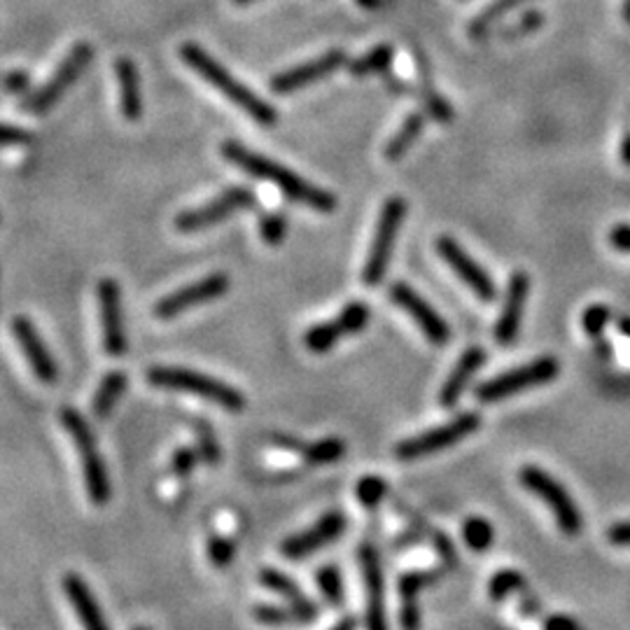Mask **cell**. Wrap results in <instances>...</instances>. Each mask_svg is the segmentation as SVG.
Returning a JSON list of instances; mask_svg holds the SVG:
<instances>
[{
    "mask_svg": "<svg viewBox=\"0 0 630 630\" xmlns=\"http://www.w3.org/2000/svg\"><path fill=\"white\" fill-rule=\"evenodd\" d=\"M222 154L224 159L231 161V164L238 168H243L245 173L255 175V178L269 182V185H276L290 201H297L301 206L320 210V213H329V210L336 208L334 194H329L327 189L311 185V182L299 178L297 173H292L290 168L266 159L264 154H257L248 150V147L238 145L236 140H227V143L222 145Z\"/></svg>",
    "mask_w": 630,
    "mask_h": 630,
    "instance_id": "cell-1",
    "label": "cell"
},
{
    "mask_svg": "<svg viewBox=\"0 0 630 630\" xmlns=\"http://www.w3.org/2000/svg\"><path fill=\"white\" fill-rule=\"evenodd\" d=\"M180 59L187 63L194 73H199L203 80H208L217 91H222L236 108H241L245 115H250L257 124L273 126L278 122V112L271 108L264 98H259L255 91H250L241 80H236L220 61H215L206 49H201L194 42H185L180 47Z\"/></svg>",
    "mask_w": 630,
    "mask_h": 630,
    "instance_id": "cell-2",
    "label": "cell"
},
{
    "mask_svg": "<svg viewBox=\"0 0 630 630\" xmlns=\"http://www.w3.org/2000/svg\"><path fill=\"white\" fill-rule=\"evenodd\" d=\"M147 381L154 388L161 390H175V392H189V395L208 399L210 404L222 406L224 411L238 413L245 409L243 392L231 388L220 378H213L208 374H199L192 369H178V367H152L147 371Z\"/></svg>",
    "mask_w": 630,
    "mask_h": 630,
    "instance_id": "cell-3",
    "label": "cell"
},
{
    "mask_svg": "<svg viewBox=\"0 0 630 630\" xmlns=\"http://www.w3.org/2000/svg\"><path fill=\"white\" fill-rule=\"evenodd\" d=\"M61 423L70 434V439H73L77 455H80L84 486H87L89 500L98 504V507H103V504L110 502L112 488H110L108 469H105L101 453H98L94 430H91L82 413L70 409V406H66V409L61 411Z\"/></svg>",
    "mask_w": 630,
    "mask_h": 630,
    "instance_id": "cell-4",
    "label": "cell"
},
{
    "mask_svg": "<svg viewBox=\"0 0 630 630\" xmlns=\"http://www.w3.org/2000/svg\"><path fill=\"white\" fill-rule=\"evenodd\" d=\"M560 374V364L556 357H537L523 367L509 369L500 376L488 378L486 383H481L479 388L474 390V395L483 404H495L504 397L516 395V392H525L530 388H539V385L551 383L553 378Z\"/></svg>",
    "mask_w": 630,
    "mask_h": 630,
    "instance_id": "cell-5",
    "label": "cell"
},
{
    "mask_svg": "<svg viewBox=\"0 0 630 630\" xmlns=\"http://www.w3.org/2000/svg\"><path fill=\"white\" fill-rule=\"evenodd\" d=\"M406 208L409 206H406V201L402 199V196H390V199L383 203L381 215H378L374 243H371L367 262H364V269H362L364 285H369V287L378 285L383 280L385 271H388L392 250H395L397 234L404 222Z\"/></svg>",
    "mask_w": 630,
    "mask_h": 630,
    "instance_id": "cell-6",
    "label": "cell"
},
{
    "mask_svg": "<svg viewBox=\"0 0 630 630\" xmlns=\"http://www.w3.org/2000/svg\"><path fill=\"white\" fill-rule=\"evenodd\" d=\"M518 479H521L525 490L537 495L539 500L553 511V518H556V523L560 525V530H563L565 535L570 537L579 535L584 521H581V511L577 507V502L572 500V495L567 493L551 474H546L544 469H539L535 465H525L521 469V474H518Z\"/></svg>",
    "mask_w": 630,
    "mask_h": 630,
    "instance_id": "cell-7",
    "label": "cell"
},
{
    "mask_svg": "<svg viewBox=\"0 0 630 630\" xmlns=\"http://www.w3.org/2000/svg\"><path fill=\"white\" fill-rule=\"evenodd\" d=\"M481 418L476 413H462V416L448 420L446 425L432 427V430L420 432L416 437L399 441L395 446V455L402 462H411V460H420L425 455L444 451V448H451L462 441L469 434H474L479 430Z\"/></svg>",
    "mask_w": 630,
    "mask_h": 630,
    "instance_id": "cell-8",
    "label": "cell"
},
{
    "mask_svg": "<svg viewBox=\"0 0 630 630\" xmlns=\"http://www.w3.org/2000/svg\"><path fill=\"white\" fill-rule=\"evenodd\" d=\"M91 59H94V47H91L89 42H77V45L68 52L66 59L61 61V66L56 68V73L49 77L38 91H33V96H28L21 108L31 112V115H42V112H47L63 94H66L70 84H75V80L84 73V68L89 66Z\"/></svg>",
    "mask_w": 630,
    "mask_h": 630,
    "instance_id": "cell-9",
    "label": "cell"
},
{
    "mask_svg": "<svg viewBox=\"0 0 630 630\" xmlns=\"http://www.w3.org/2000/svg\"><path fill=\"white\" fill-rule=\"evenodd\" d=\"M255 206V194L248 187H229L227 192H222L220 196H215L213 201H208L206 206L185 210L175 217V227L185 234H192V231L213 227L217 222H224L231 213L236 210H245Z\"/></svg>",
    "mask_w": 630,
    "mask_h": 630,
    "instance_id": "cell-10",
    "label": "cell"
},
{
    "mask_svg": "<svg viewBox=\"0 0 630 630\" xmlns=\"http://www.w3.org/2000/svg\"><path fill=\"white\" fill-rule=\"evenodd\" d=\"M362 570V584H364V602H367V630H390L388 628V614H385V579H383V565L378 556L376 546L364 542L357 551Z\"/></svg>",
    "mask_w": 630,
    "mask_h": 630,
    "instance_id": "cell-11",
    "label": "cell"
},
{
    "mask_svg": "<svg viewBox=\"0 0 630 630\" xmlns=\"http://www.w3.org/2000/svg\"><path fill=\"white\" fill-rule=\"evenodd\" d=\"M229 290V278L224 273H210V276L196 280V283H189L180 290H175L164 297L161 301H157L154 306V315L159 320H168L175 318V315L189 311V308L206 304V301H213L217 297H222L224 292Z\"/></svg>",
    "mask_w": 630,
    "mask_h": 630,
    "instance_id": "cell-12",
    "label": "cell"
},
{
    "mask_svg": "<svg viewBox=\"0 0 630 630\" xmlns=\"http://www.w3.org/2000/svg\"><path fill=\"white\" fill-rule=\"evenodd\" d=\"M390 299L395 301L404 313L411 315L413 322L420 327V332H423L434 346H444V343L451 339V327H448V322L441 318V315L434 311L413 287L395 283L390 287Z\"/></svg>",
    "mask_w": 630,
    "mask_h": 630,
    "instance_id": "cell-13",
    "label": "cell"
},
{
    "mask_svg": "<svg viewBox=\"0 0 630 630\" xmlns=\"http://www.w3.org/2000/svg\"><path fill=\"white\" fill-rule=\"evenodd\" d=\"M98 308H101L103 350L112 357H122L129 346H126L122 320V294H119V285L112 278H103L98 283Z\"/></svg>",
    "mask_w": 630,
    "mask_h": 630,
    "instance_id": "cell-14",
    "label": "cell"
},
{
    "mask_svg": "<svg viewBox=\"0 0 630 630\" xmlns=\"http://www.w3.org/2000/svg\"><path fill=\"white\" fill-rule=\"evenodd\" d=\"M437 252H439V257L455 271V276H458L481 301H493L497 297L493 278H490L486 269H483L481 264H476L474 259L453 241V238L441 236L437 241Z\"/></svg>",
    "mask_w": 630,
    "mask_h": 630,
    "instance_id": "cell-15",
    "label": "cell"
},
{
    "mask_svg": "<svg viewBox=\"0 0 630 630\" xmlns=\"http://www.w3.org/2000/svg\"><path fill=\"white\" fill-rule=\"evenodd\" d=\"M343 530H346V516H343L341 511H327V514L322 516L318 523L311 525V528L285 539L280 551H283V556L287 560L308 558L325 544H332L334 539H339L343 535Z\"/></svg>",
    "mask_w": 630,
    "mask_h": 630,
    "instance_id": "cell-16",
    "label": "cell"
},
{
    "mask_svg": "<svg viewBox=\"0 0 630 630\" xmlns=\"http://www.w3.org/2000/svg\"><path fill=\"white\" fill-rule=\"evenodd\" d=\"M341 66H346V52L341 49H332V52H325L318 59L301 63L297 68L285 70V73L276 75L271 80V91L273 94H294V91L308 87V84L322 80V77L332 75Z\"/></svg>",
    "mask_w": 630,
    "mask_h": 630,
    "instance_id": "cell-17",
    "label": "cell"
},
{
    "mask_svg": "<svg viewBox=\"0 0 630 630\" xmlns=\"http://www.w3.org/2000/svg\"><path fill=\"white\" fill-rule=\"evenodd\" d=\"M528 292H530L528 273L525 271L511 273L507 294H504V308H502L500 318H497L495 322V339L497 343H502V346H509V343L518 336V332H521Z\"/></svg>",
    "mask_w": 630,
    "mask_h": 630,
    "instance_id": "cell-18",
    "label": "cell"
},
{
    "mask_svg": "<svg viewBox=\"0 0 630 630\" xmlns=\"http://www.w3.org/2000/svg\"><path fill=\"white\" fill-rule=\"evenodd\" d=\"M12 334L17 336L21 350H24L28 364H31L33 374L40 378L42 383H54L59 378V367H56L54 355L49 353L45 341L40 339L38 329L24 315L12 320Z\"/></svg>",
    "mask_w": 630,
    "mask_h": 630,
    "instance_id": "cell-19",
    "label": "cell"
},
{
    "mask_svg": "<svg viewBox=\"0 0 630 630\" xmlns=\"http://www.w3.org/2000/svg\"><path fill=\"white\" fill-rule=\"evenodd\" d=\"M63 593H66L68 602L73 605L77 619H80L84 630H110L108 621H105L101 607H98V602L94 598V593H91V588L84 584V579L80 577V574L68 572L66 577H63Z\"/></svg>",
    "mask_w": 630,
    "mask_h": 630,
    "instance_id": "cell-20",
    "label": "cell"
},
{
    "mask_svg": "<svg viewBox=\"0 0 630 630\" xmlns=\"http://www.w3.org/2000/svg\"><path fill=\"white\" fill-rule=\"evenodd\" d=\"M483 362H486V350L479 348V346L467 348L465 353L460 355L458 364H455L453 371L448 374V378L444 381V385H441L439 404L444 406V409H453V406L460 402L462 392L467 390L469 381H472L476 371L483 367Z\"/></svg>",
    "mask_w": 630,
    "mask_h": 630,
    "instance_id": "cell-21",
    "label": "cell"
},
{
    "mask_svg": "<svg viewBox=\"0 0 630 630\" xmlns=\"http://www.w3.org/2000/svg\"><path fill=\"white\" fill-rule=\"evenodd\" d=\"M437 574L425 570H411L399 577V623L404 630H418L420 628V609H418V595L427 584H432Z\"/></svg>",
    "mask_w": 630,
    "mask_h": 630,
    "instance_id": "cell-22",
    "label": "cell"
},
{
    "mask_svg": "<svg viewBox=\"0 0 630 630\" xmlns=\"http://www.w3.org/2000/svg\"><path fill=\"white\" fill-rule=\"evenodd\" d=\"M117 82H119V105H122V115L131 122L143 115V98H140V80L136 63L131 59H117Z\"/></svg>",
    "mask_w": 630,
    "mask_h": 630,
    "instance_id": "cell-23",
    "label": "cell"
},
{
    "mask_svg": "<svg viewBox=\"0 0 630 630\" xmlns=\"http://www.w3.org/2000/svg\"><path fill=\"white\" fill-rule=\"evenodd\" d=\"M255 619L266 626H285V623H308L318 619V605L313 600H297L290 605H259Z\"/></svg>",
    "mask_w": 630,
    "mask_h": 630,
    "instance_id": "cell-24",
    "label": "cell"
},
{
    "mask_svg": "<svg viewBox=\"0 0 630 630\" xmlns=\"http://www.w3.org/2000/svg\"><path fill=\"white\" fill-rule=\"evenodd\" d=\"M525 3H530V0H490V3L472 19V24H469V38L474 40L486 38V35L500 24V19H504L511 10H518V7Z\"/></svg>",
    "mask_w": 630,
    "mask_h": 630,
    "instance_id": "cell-25",
    "label": "cell"
},
{
    "mask_svg": "<svg viewBox=\"0 0 630 630\" xmlns=\"http://www.w3.org/2000/svg\"><path fill=\"white\" fill-rule=\"evenodd\" d=\"M423 126H425L423 112H411V115L402 122V126L395 131V136L388 140V145H385V159L390 161L402 159L404 154L411 150V145L416 143L420 133H423Z\"/></svg>",
    "mask_w": 630,
    "mask_h": 630,
    "instance_id": "cell-26",
    "label": "cell"
},
{
    "mask_svg": "<svg viewBox=\"0 0 630 630\" xmlns=\"http://www.w3.org/2000/svg\"><path fill=\"white\" fill-rule=\"evenodd\" d=\"M126 383H129V378H126L122 371H110V374L103 376V381L101 385H98V390L94 395V404H91L96 418L110 416L112 409H115L117 399L122 397V392L126 390Z\"/></svg>",
    "mask_w": 630,
    "mask_h": 630,
    "instance_id": "cell-27",
    "label": "cell"
},
{
    "mask_svg": "<svg viewBox=\"0 0 630 630\" xmlns=\"http://www.w3.org/2000/svg\"><path fill=\"white\" fill-rule=\"evenodd\" d=\"M392 59H395V49L390 45H378L371 49V52L357 56L355 61H350L348 70L355 77H369V75H378L385 73L392 66Z\"/></svg>",
    "mask_w": 630,
    "mask_h": 630,
    "instance_id": "cell-28",
    "label": "cell"
},
{
    "mask_svg": "<svg viewBox=\"0 0 630 630\" xmlns=\"http://www.w3.org/2000/svg\"><path fill=\"white\" fill-rule=\"evenodd\" d=\"M301 453H304V460L308 462V465H332V462L341 460L343 453H346V444L339 437H325L320 441H315V444H308L301 448Z\"/></svg>",
    "mask_w": 630,
    "mask_h": 630,
    "instance_id": "cell-29",
    "label": "cell"
},
{
    "mask_svg": "<svg viewBox=\"0 0 630 630\" xmlns=\"http://www.w3.org/2000/svg\"><path fill=\"white\" fill-rule=\"evenodd\" d=\"M341 336H343V329L339 327V322L327 320L308 329V332L304 334V346L311 350V353L320 355V353H327V350H332Z\"/></svg>",
    "mask_w": 630,
    "mask_h": 630,
    "instance_id": "cell-30",
    "label": "cell"
},
{
    "mask_svg": "<svg viewBox=\"0 0 630 630\" xmlns=\"http://www.w3.org/2000/svg\"><path fill=\"white\" fill-rule=\"evenodd\" d=\"M462 537H465V544L469 546V549L476 553H483L490 549V544H493L495 530L486 518L472 516V518H467L465 525H462Z\"/></svg>",
    "mask_w": 630,
    "mask_h": 630,
    "instance_id": "cell-31",
    "label": "cell"
},
{
    "mask_svg": "<svg viewBox=\"0 0 630 630\" xmlns=\"http://www.w3.org/2000/svg\"><path fill=\"white\" fill-rule=\"evenodd\" d=\"M523 586H525L523 574L518 570H511V567H504V570L495 572L493 579H490L488 595L493 602H502L507 600L511 593L523 591Z\"/></svg>",
    "mask_w": 630,
    "mask_h": 630,
    "instance_id": "cell-32",
    "label": "cell"
},
{
    "mask_svg": "<svg viewBox=\"0 0 630 630\" xmlns=\"http://www.w3.org/2000/svg\"><path fill=\"white\" fill-rule=\"evenodd\" d=\"M259 581L269 588V591L283 595L285 600L290 602H297V600H304L306 595L301 593L299 584L294 579L287 577V574H283L280 570H273V567H264L262 572H259Z\"/></svg>",
    "mask_w": 630,
    "mask_h": 630,
    "instance_id": "cell-33",
    "label": "cell"
},
{
    "mask_svg": "<svg viewBox=\"0 0 630 630\" xmlns=\"http://www.w3.org/2000/svg\"><path fill=\"white\" fill-rule=\"evenodd\" d=\"M355 493L364 509H376L378 504L385 500V495H388V483H385L378 474H367L357 481Z\"/></svg>",
    "mask_w": 630,
    "mask_h": 630,
    "instance_id": "cell-34",
    "label": "cell"
},
{
    "mask_svg": "<svg viewBox=\"0 0 630 630\" xmlns=\"http://www.w3.org/2000/svg\"><path fill=\"white\" fill-rule=\"evenodd\" d=\"M369 318H371V311L367 304H362V301H350V304L343 306V311L339 313L336 322H339V327L343 329V336H346V334H360L362 329L367 327Z\"/></svg>",
    "mask_w": 630,
    "mask_h": 630,
    "instance_id": "cell-35",
    "label": "cell"
},
{
    "mask_svg": "<svg viewBox=\"0 0 630 630\" xmlns=\"http://www.w3.org/2000/svg\"><path fill=\"white\" fill-rule=\"evenodd\" d=\"M318 586L325 600L332 607H339L343 602V581L336 565H322L318 570Z\"/></svg>",
    "mask_w": 630,
    "mask_h": 630,
    "instance_id": "cell-36",
    "label": "cell"
},
{
    "mask_svg": "<svg viewBox=\"0 0 630 630\" xmlns=\"http://www.w3.org/2000/svg\"><path fill=\"white\" fill-rule=\"evenodd\" d=\"M609 320H612V311H609V306L591 304L584 311V315H581V327H584V332L588 336H593L595 339V336H600L602 332H605Z\"/></svg>",
    "mask_w": 630,
    "mask_h": 630,
    "instance_id": "cell-37",
    "label": "cell"
},
{
    "mask_svg": "<svg viewBox=\"0 0 630 630\" xmlns=\"http://www.w3.org/2000/svg\"><path fill=\"white\" fill-rule=\"evenodd\" d=\"M196 434H199V458L206 462V465H217L220 462V444H217L213 430L208 425H196Z\"/></svg>",
    "mask_w": 630,
    "mask_h": 630,
    "instance_id": "cell-38",
    "label": "cell"
},
{
    "mask_svg": "<svg viewBox=\"0 0 630 630\" xmlns=\"http://www.w3.org/2000/svg\"><path fill=\"white\" fill-rule=\"evenodd\" d=\"M208 558L215 567H227L234 560V542L222 535H213L208 539Z\"/></svg>",
    "mask_w": 630,
    "mask_h": 630,
    "instance_id": "cell-39",
    "label": "cell"
},
{
    "mask_svg": "<svg viewBox=\"0 0 630 630\" xmlns=\"http://www.w3.org/2000/svg\"><path fill=\"white\" fill-rule=\"evenodd\" d=\"M259 231H262V238L269 245L283 243L285 231H287V220L280 213H266L259 222Z\"/></svg>",
    "mask_w": 630,
    "mask_h": 630,
    "instance_id": "cell-40",
    "label": "cell"
},
{
    "mask_svg": "<svg viewBox=\"0 0 630 630\" xmlns=\"http://www.w3.org/2000/svg\"><path fill=\"white\" fill-rule=\"evenodd\" d=\"M199 451H194V448H178V451L173 453L171 458V472L178 476V479H185V476L192 474V469L196 467V462H199Z\"/></svg>",
    "mask_w": 630,
    "mask_h": 630,
    "instance_id": "cell-41",
    "label": "cell"
},
{
    "mask_svg": "<svg viewBox=\"0 0 630 630\" xmlns=\"http://www.w3.org/2000/svg\"><path fill=\"white\" fill-rule=\"evenodd\" d=\"M542 24H544V14L539 10H528V12H523L521 17H518L514 26H511L507 38H516V35H528L532 31H537V28Z\"/></svg>",
    "mask_w": 630,
    "mask_h": 630,
    "instance_id": "cell-42",
    "label": "cell"
},
{
    "mask_svg": "<svg viewBox=\"0 0 630 630\" xmlns=\"http://www.w3.org/2000/svg\"><path fill=\"white\" fill-rule=\"evenodd\" d=\"M31 143V133L19 129V126H7L0 124V147H12V145H28Z\"/></svg>",
    "mask_w": 630,
    "mask_h": 630,
    "instance_id": "cell-43",
    "label": "cell"
},
{
    "mask_svg": "<svg viewBox=\"0 0 630 630\" xmlns=\"http://www.w3.org/2000/svg\"><path fill=\"white\" fill-rule=\"evenodd\" d=\"M427 110H430V115L437 119V122H441V124H448L453 119L451 105H448L446 98H441L437 94L427 96Z\"/></svg>",
    "mask_w": 630,
    "mask_h": 630,
    "instance_id": "cell-44",
    "label": "cell"
},
{
    "mask_svg": "<svg viewBox=\"0 0 630 630\" xmlns=\"http://www.w3.org/2000/svg\"><path fill=\"white\" fill-rule=\"evenodd\" d=\"M609 245L619 252H628L630 255V224H616V227L609 231Z\"/></svg>",
    "mask_w": 630,
    "mask_h": 630,
    "instance_id": "cell-45",
    "label": "cell"
},
{
    "mask_svg": "<svg viewBox=\"0 0 630 630\" xmlns=\"http://www.w3.org/2000/svg\"><path fill=\"white\" fill-rule=\"evenodd\" d=\"M28 84H31V80H28L26 73H10L3 80V89L7 94H24Z\"/></svg>",
    "mask_w": 630,
    "mask_h": 630,
    "instance_id": "cell-46",
    "label": "cell"
},
{
    "mask_svg": "<svg viewBox=\"0 0 630 630\" xmlns=\"http://www.w3.org/2000/svg\"><path fill=\"white\" fill-rule=\"evenodd\" d=\"M544 630H579V623L567 614H553L544 621Z\"/></svg>",
    "mask_w": 630,
    "mask_h": 630,
    "instance_id": "cell-47",
    "label": "cell"
},
{
    "mask_svg": "<svg viewBox=\"0 0 630 630\" xmlns=\"http://www.w3.org/2000/svg\"><path fill=\"white\" fill-rule=\"evenodd\" d=\"M607 537H609V542H612V544L630 546V521L612 525V528H609V532H607Z\"/></svg>",
    "mask_w": 630,
    "mask_h": 630,
    "instance_id": "cell-48",
    "label": "cell"
},
{
    "mask_svg": "<svg viewBox=\"0 0 630 630\" xmlns=\"http://www.w3.org/2000/svg\"><path fill=\"white\" fill-rule=\"evenodd\" d=\"M619 157L623 161V166L630 168V131L623 136L621 140V147H619Z\"/></svg>",
    "mask_w": 630,
    "mask_h": 630,
    "instance_id": "cell-49",
    "label": "cell"
},
{
    "mask_svg": "<svg viewBox=\"0 0 630 630\" xmlns=\"http://www.w3.org/2000/svg\"><path fill=\"white\" fill-rule=\"evenodd\" d=\"M332 630H355V619L353 616H346V619H341Z\"/></svg>",
    "mask_w": 630,
    "mask_h": 630,
    "instance_id": "cell-50",
    "label": "cell"
},
{
    "mask_svg": "<svg viewBox=\"0 0 630 630\" xmlns=\"http://www.w3.org/2000/svg\"><path fill=\"white\" fill-rule=\"evenodd\" d=\"M619 332L630 339V318H621L619 320Z\"/></svg>",
    "mask_w": 630,
    "mask_h": 630,
    "instance_id": "cell-51",
    "label": "cell"
},
{
    "mask_svg": "<svg viewBox=\"0 0 630 630\" xmlns=\"http://www.w3.org/2000/svg\"><path fill=\"white\" fill-rule=\"evenodd\" d=\"M623 19L630 24V0H623Z\"/></svg>",
    "mask_w": 630,
    "mask_h": 630,
    "instance_id": "cell-52",
    "label": "cell"
},
{
    "mask_svg": "<svg viewBox=\"0 0 630 630\" xmlns=\"http://www.w3.org/2000/svg\"><path fill=\"white\" fill-rule=\"evenodd\" d=\"M357 3L364 5V7H376L378 3H381V0H357Z\"/></svg>",
    "mask_w": 630,
    "mask_h": 630,
    "instance_id": "cell-53",
    "label": "cell"
},
{
    "mask_svg": "<svg viewBox=\"0 0 630 630\" xmlns=\"http://www.w3.org/2000/svg\"><path fill=\"white\" fill-rule=\"evenodd\" d=\"M234 3H238V5H248V3H255V0H234Z\"/></svg>",
    "mask_w": 630,
    "mask_h": 630,
    "instance_id": "cell-54",
    "label": "cell"
},
{
    "mask_svg": "<svg viewBox=\"0 0 630 630\" xmlns=\"http://www.w3.org/2000/svg\"><path fill=\"white\" fill-rule=\"evenodd\" d=\"M136 630H150V628H145V626H138Z\"/></svg>",
    "mask_w": 630,
    "mask_h": 630,
    "instance_id": "cell-55",
    "label": "cell"
}]
</instances>
